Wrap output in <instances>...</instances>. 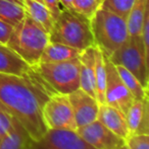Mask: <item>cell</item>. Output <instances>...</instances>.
<instances>
[{
	"label": "cell",
	"instance_id": "cell-1",
	"mask_svg": "<svg viewBox=\"0 0 149 149\" xmlns=\"http://www.w3.org/2000/svg\"><path fill=\"white\" fill-rule=\"evenodd\" d=\"M54 92L34 69L22 76L0 73V102L32 140L39 139L47 130L42 107Z\"/></svg>",
	"mask_w": 149,
	"mask_h": 149
},
{
	"label": "cell",
	"instance_id": "cell-2",
	"mask_svg": "<svg viewBox=\"0 0 149 149\" xmlns=\"http://www.w3.org/2000/svg\"><path fill=\"white\" fill-rule=\"evenodd\" d=\"M49 42L64 44L80 51L94 46L91 20L74 10L62 8L53 20Z\"/></svg>",
	"mask_w": 149,
	"mask_h": 149
},
{
	"label": "cell",
	"instance_id": "cell-3",
	"mask_svg": "<svg viewBox=\"0 0 149 149\" xmlns=\"http://www.w3.org/2000/svg\"><path fill=\"white\" fill-rule=\"evenodd\" d=\"M48 43L49 33L26 14L24 19L13 28L6 45L33 67L40 62Z\"/></svg>",
	"mask_w": 149,
	"mask_h": 149
},
{
	"label": "cell",
	"instance_id": "cell-4",
	"mask_svg": "<svg viewBox=\"0 0 149 149\" xmlns=\"http://www.w3.org/2000/svg\"><path fill=\"white\" fill-rule=\"evenodd\" d=\"M94 45L105 56H112L129 37L125 18L112 11L98 8L91 19Z\"/></svg>",
	"mask_w": 149,
	"mask_h": 149
},
{
	"label": "cell",
	"instance_id": "cell-5",
	"mask_svg": "<svg viewBox=\"0 0 149 149\" xmlns=\"http://www.w3.org/2000/svg\"><path fill=\"white\" fill-rule=\"evenodd\" d=\"M33 69L55 92L70 94L80 88L79 58L64 62H39Z\"/></svg>",
	"mask_w": 149,
	"mask_h": 149
},
{
	"label": "cell",
	"instance_id": "cell-6",
	"mask_svg": "<svg viewBox=\"0 0 149 149\" xmlns=\"http://www.w3.org/2000/svg\"><path fill=\"white\" fill-rule=\"evenodd\" d=\"M143 42L140 36H129L125 43L108 57L113 65L125 67L148 90V63Z\"/></svg>",
	"mask_w": 149,
	"mask_h": 149
},
{
	"label": "cell",
	"instance_id": "cell-7",
	"mask_svg": "<svg viewBox=\"0 0 149 149\" xmlns=\"http://www.w3.org/2000/svg\"><path fill=\"white\" fill-rule=\"evenodd\" d=\"M42 119L47 129L77 130L68 94L54 92L42 107Z\"/></svg>",
	"mask_w": 149,
	"mask_h": 149
},
{
	"label": "cell",
	"instance_id": "cell-8",
	"mask_svg": "<svg viewBox=\"0 0 149 149\" xmlns=\"http://www.w3.org/2000/svg\"><path fill=\"white\" fill-rule=\"evenodd\" d=\"M26 149H94L76 131L47 129L36 140L29 139Z\"/></svg>",
	"mask_w": 149,
	"mask_h": 149
},
{
	"label": "cell",
	"instance_id": "cell-9",
	"mask_svg": "<svg viewBox=\"0 0 149 149\" xmlns=\"http://www.w3.org/2000/svg\"><path fill=\"white\" fill-rule=\"evenodd\" d=\"M104 63H105L106 72L104 102L108 106L119 109L126 114L135 100L129 89L124 84L115 66L105 55H104Z\"/></svg>",
	"mask_w": 149,
	"mask_h": 149
},
{
	"label": "cell",
	"instance_id": "cell-10",
	"mask_svg": "<svg viewBox=\"0 0 149 149\" xmlns=\"http://www.w3.org/2000/svg\"><path fill=\"white\" fill-rule=\"evenodd\" d=\"M78 135L94 149H119L125 144L121 139L98 120L77 128Z\"/></svg>",
	"mask_w": 149,
	"mask_h": 149
},
{
	"label": "cell",
	"instance_id": "cell-11",
	"mask_svg": "<svg viewBox=\"0 0 149 149\" xmlns=\"http://www.w3.org/2000/svg\"><path fill=\"white\" fill-rule=\"evenodd\" d=\"M68 100L78 128L97 120L99 104L95 97L79 88L68 94Z\"/></svg>",
	"mask_w": 149,
	"mask_h": 149
},
{
	"label": "cell",
	"instance_id": "cell-12",
	"mask_svg": "<svg viewBox=\"0 0 149 149\" xmlns=\"http://www.w3.org/2000/svg\"><path fill=\"white\" fill-rule=\"evenodd\" d=\"M148 96L143 100H135L126 113L128 128L130 135L146 134L149 135V115H148Z\"/></svg>",
	"mask_w": 149,
	"mask_h": 149
},
{
	"label": "cell",
	"instance_id": "cell-13",
	"mask_svg": "<svg viewBox=\"0 0 149 149\" xmlns=\"http://www.w3.org/2000/svg\"><path fill=\"white\" fill-rule=\"evenodd\" d=\"M97 120L121 139L126 140L130 136L126 115L119 109L106 104H99Z\"/></svg>",
	"mask_w": 149,
	"mask_h": 149
},
{
	"label": "cell",
	"instance_id": "cell-14",
	"mask_svg": "<svg viewBox=\"0 0 149 149\" xmlns=\"http://www.w3.org/2000/svg\"><path fill=\"white\" fill-rule=\"evenodd\" d=\"M80 60V88L96 98L95 95V50L94 46L83 50Z\"/></svg>",
	"mask_w": 149,
	"mask_h": 149
},
{
	"label": "cell",
	"instance_id": "cell-15",
	"mask_svg": "<svg viewBox=\"0 0 149 149\" xmlns=\"http://www.w3.org/2000/svg\"><path fill=\"white\" fill-rule=\"evenodd\" d=\"M33 70L18 53L7 45L0 44V73L13 75H27Z\"/></svg>",
	"mask_w": 149,
	"mask_h": 149
},
{
	"label": "cell",
	"instance_id": "cell-16",
	"mask_svg": "<svg viewBox=\"0 0 149 149\" xmlns=\"http://www.w3.org/2000/svg\"><path fill=\"white\" fill-rule=\"evenodd\" d=\"M81 53L82 51L76 49V48L64 45V44L49 42L48 45L45 47V49H44L41 57H40V62H64V61H68L79 58Z\"/></svg>",
	"mask_w": 149,
	"mask_h": 149
},
{
	"label": "cell",
	"instance_id": "cell-17",
	"mask_svg": "<svg viewBox=\"0 0 149 149\" xmlns=\"http://www.w3.org/2000/svg\"><path fill=\"white\" fill-rule=\"evenodd\" d=\"M24 8L27 15L49 33L53 26V17L47 6L37 0H24Z\"/></svg>",
	"mask_w": 149,
	"mask_h": 149
},
{
	"label": "cell",
	"instance_id": "cell-18",
	"mask_svg": "<svg viewBox=\"0 0 149 149\" xmlns=\"http://www.w3.org/2000/svg\"><path fill=\"white\" fill-rule=\"evenodd\" d=\"M149 7V0H135L130 10L127 22V29L129 36H140L142 30L144 14Z\"/></svg>",
	"mask_w": 149,
	"mask_h": 149
},
{
	"label": "cell",
	"instance_id": "cell-19",
	"mask_svg": "<svg viewBox=\"0 0 149 149\" xmlns=\"http://www.w3.org/2000/svg\"><path fill=\"white\" fill-rule=\"evenodd\" d=\"M95 50V95L96 100L99 104L104 102V92H105V63H104V55L102 51L94 45Z\"/></svg>",
	"mask_w": 149,
	"mask_h": 149
},
{
	"label": "cell",
	"instance_id": "cell-20",
	"mask_svg": "<svg viewBox=\"0 0 149 149\" xmlns=\"http://www.w3.org/2000/svg\"><path fill=\"white\" fill-rule=\"evenodd\" d=\"M26 16L24 6L9 0H0V19L11 26L20 24Z\"/></svg>",
	"mask_w": 149,
	"mask_h": 149
},
{
	"label": "cell",
	"instance_id": "cell-21",
	"mask_svg": "<svg viewBox=\"0 0 149 149\" xmlns=\"http://www.w3.org/2000/svg\"><path fill=\"white\" fill-rule=\"evenodd\" d=\"M29 139L30 137L26 130L18 123L0 141V149H26Z\"/></svg>",
	"mask_w": 149,
	"mask_h": 149
},
{
	"label": "cell",
	"instance_id": "cell-22",
	"mask_svg": "<svg viewBox=\"0 0 149 149\" xmlns=\"http://www.w3.org/2000/svg\"><path fill=\"white\" fill-rule=\"evenodd\" d=\"M115 68H117L121 79L123 80L124 84L126 85V87L129 89V91L133 95L134 100H143L144 97L148 96V90H146L142 86L139 80L129 70H127L123 66H119V65H117Z\"/></svg>",
	"mask_w": 149,
	"mask_h": 149
},
{
	"label": "cell",
	"instance_id": "cell-23",
	"mask_svg": "<svg viewBox=\"0 0 149 149\" xmlns=\"http://www.w3.org/2000/svg\"><path fill=\"white\" fill-rule=\"evenodd\" d=\"M135 0H102L99 8L112 11L127 19Z\"/></svg>",
	"mask_w": 149,
	"mask_h": 149
},
{
	"label": "cell",
	"instance_id": "cell-24",
	"mask_svg": "<svg viewBox=\"0 0 149 149\" xmlns=\"http://www.w3.org/2000/svg\"><path fill=\"white\" fill-rule=\"evenodd\" d=\"M98 8L99 3L97 0H74L75 11L89 19H91Z\"/></svg>",
	"mask_w": 149,
	"mask_h": 149
},
{
	"label": "cell",
	"instance_id": "cell-25",
	"mask_svg": "<svg viewBox=\"0 0 149 149\" xmlns=\"http://www.w3.org/2000/svg\"><path fill=\"white\" fill-rule=\"evenodd\" d=\"M18 122L8 112L0 110V141L11 131Z\"/></svg>",
	"mask_w": 149,
	"mask_h": 149
},
{
	"label": "cell",
	"instance_id": "cell-26",
	"mask_svg": "<svg viewBox=\"0 0 149 149\" xmlns=\"http://www.w3.org/2000/svg\"><path fill=\"white\" fill-rule=\"evenodd\" d=\"M125 145L127 149H149V135H130L125 140Z\"/></svg>",
	"mask_w": 149,
	"mask_h": 149
},
{
	"label": "cell",
	"instance_id": "cell-27",
	"mask_svg": "<svg viewBox=\"0 0 149 149\" xmlns=\"http://www.w3.org/2000/svg\"><path fill=\"white\" fill-rule=\"evenodd\" d=\"M140 37H141L142 42H143L146 55L149 56V7L146 9L145 14H144V19L143 24H142V30Z\"/></svg>",
	"mask_w": 149,
	"mask_h": 149
},
{
	"label": "cell",
	"instance_id": "cell-28",
	"mask_svg": "<svg viewBox=\"0 0 149 149\" xmlns=\"http://www.w3.org/2000/svg\"><path fill=\"white\" fill-rule=\"evenodd\" d=\"M13 31V26L0 19V44L6 45Z\"/></svg>",
	"mask_w": 149,
	"mask_h": 149
},
{
	"label": "cell",
	"instance_id": "cell-29",
	"mask_svg": "<svg viewBox=\"0 0 149 149\" xmlns=\"http://www.w3.org/2000/svg\"><path fill=\"white\" fill-rule=\"evenodd\" d=\"M42 1L47 6L48 9L50 10V12H51V14H52V17H53V20H54L58 16L60 10L62 9V6L60 5L59 0H42Z\"/></svg>",
	"mask_w": 149,
	"mask_h": 149
},
{
	"label": "cell",
	"instance_id": "cell-30",
	"mask_svg": "<svg viewBox=\"0 0 149 149\" xmlns=\"http://www.w3.org/2000/svg\"><path fill=\"white\" fill-rule=\"evenodd\" d=\"M59 2L62 8H66V9L68 10H74V0H59Z\"/></svg>",
	"mask_w": 149,
	"mask_h": 149
},
{
	"label": "cell",
	"instance_id": "cell-31",
	"mask_svg": "<svg viewBox=\"0 0 149 149\" xmlns=\"http://www.w3.org/2000/svg\"><path fill=\"white\" fill-rule=\"evenodd\" d=\"M9 1H12V2H14V3H18V4H20V5L24 6V0H9Z\"/></svg>",
	"mask_w": 149,
	"mask_h": 149
},
{
	"label": "cell",
	"instance_id": "cell-32",
	"mask_svg": "<svg viewBox=\"0 0 149 149\" xmlns=\"http://www.w3.org/2000/svg\"><path fill=\"white\" fill-rule=\"evenodd\" d=\"M0 110H3V111H6V112H7V110H6V109L4 108V106L1 104V102H0Z\"/></svg>",
	"mask_w": 149,
	"mask_h": 149
},
{
	"label": "cell",
	"instance_id": "cell-33",
	"mask_svg": "<svg viewBox=\"0 0 149 149\" xmlns=\"http://www.w3.org/2000/svg\"><path fill=\"white\" fill-rule=\"evenodd\" d=\"M119 149H127V147H126V145H125V144H124V145H121V147H119Z\"/></svg>",
	"mask_w": 149,
	"mask_h": 149
},
{
	"label": "cell",
	"instance_id": "cell-34",
	"mask_svg": "<svg viewBox=\"0 0 149 149\" xmlns=\"http://www.w3.org/2000/svg\"><path fill=\"white\" fill-rule=\"evenodd\" d=\"M97 1H98V3H99V5H100V3L102 2V0H97Z\"/></svg>",
	"mask_w": 149,
	"mask_h": 149
},
{
	"label": "cell",
	"instance_id": "cell-35",
	"mask_svg": "<svg viewBox=\"0 0 149 149\" xmlns=\"http://www.w3.org/2000/svg\"><path fill=\"white\" fill-rule=\"evenodd\" d=\"M37 1H40V2H43V1H42V0H37Z\"/></svg>",
	"mask_w": 149,
	"mask_h": 149
}]
</instances>
